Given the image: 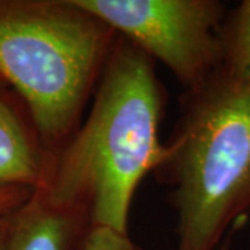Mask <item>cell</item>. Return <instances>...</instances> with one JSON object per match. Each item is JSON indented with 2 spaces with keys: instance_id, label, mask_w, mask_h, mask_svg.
Segmentation results:
<instances>
[{
  "instance_id": "cell-11",
  "label": "cell",
  "mask_w": 250,
  "mask_h": 250,
  "mask_svg": "<svg viewBox=\"0 0 250 250\" xmlns=\"http://www.w3.org/2000/svg\"><path fill=\"white\" fill-rule=\"evenodd\" d=\"M4 86H7V85L4 83V81H3V80H1V78H0V90L4 89Z\"/></svg>"
},
{
  "instance_id": "cell-3",
  "label": "cell",
  "mask_w": 250,
  "mask_h": 250,
  "mask_svg": "<svg viewBox=\"0 0 250 250\" xmlns=\"http://www.w3.org/2000/svg\"><path fill=\"white\" fill-rule=\"evenodd\" d=\"M117 36L75 0H0V78L52 154L78 129Z\"/></svg>"
},
{
  "instance_id": "cell-2",
  "label": "cell",
  "mask_w": 250,
  "mask_h": 250,
  "mask_svg": "<svg viewBox=\"0 0 250 250\" xmlns=\"http://www.w3.org/2000/svg\"><path fill=\"white\" fill-rule=\"evenodd\" d=\"M153 174L172 188L178 250H218L250 213V78L218 70L185 92Z\"/></svg>"
},
{
  "instance_id": "cell-4",
  "label": "cell",
  "mask_w": 250,
  "mask_h": 250,
  "mask_svg": "<svg viewBox=\"0 0 250 250\" xmlns=\"http://www.w3.org/2000/svg\"><path fill=\"white\" fill-rule=\"evenodd\" d=\"M117 35L164 64L185 92L221 67L225 7L217 0H75Z\"/></svg>"
},
{
  "instance_id": "cell-6",
  "label": "cell",
  "mask_w": 250,
  "mask_h": 250,
  "mask_svg": "<svg viewBox=\"0 0 250 250\" xmlns=\"http://www.w3.org/2000/svg\"><path fill=\"white\" fill-rule=\"evenodd\" d=\"M52 157L21 100L0 90V188L41 189Z\"/></svg>"
},
{
  "instance_id": "cell-8",
  "label": "cell",
  "mask_w": 250,
  "mask_h": 250,
  "mask_svg": "<svg viewBox=\"0 0 250 250\" xmlns=\"http://www.w3.org/2000/svg\"><path fill=\"white\" fill-rule=\"evenodd\" d=\"M77 250H142V248L129 238V233L90 225Z\"/></svg>"
},
{
  "instance_id": "cell-9",
  "label": "cell",
  "mask_w": 250,
  "mask_h": 250,
  "mask_svg": "<svg viewBox=\"0 0 250 250\" xmlns=\"http://www.w3.org/2000/svg\"><path fill=\"white\" fill-rule=\"evenodd\" d=\"M35 189L25 187L0 188V223L24 205Z\"/></svg>"
},
{
  "instance_id": "cell-1",
  "label": "cell",
  "mask_w": 250,
  "mask_h": 250,
  "mask_svg": "<svg viewBox=\"0 0 250 250\" xmlns=\"http://www.w3.org/2000/svg\"><path fill=\"white\" fill-rule=\"evenodd\" d=\"M78 129L54 153L45 184L50 203L85 211L92 227L128 233L136 189L154 172L166 90L154 62L117 36Z\"/></svg>"
},
{
  "instance_id": "cell-5",
  "label": "cell",
  "mask_w": 250,
  "mask_h": 250,
  "mask_svg": "<svg viewBox=\"0 0 250 250\" xmlns=\"http://www.w3.org/2000/svg\"><path fill=\"white\" fill-rule=\"evenodd\" d=\"M89 227L85 211L53 205L35 190L0 223V250H77Z\"/></svg>"
},
{
  "instance_id": "cell-7",
  "label": "cell",
  "mask_w": 250,
  "mask_h": 250,
  "mask_svg": "<svg viewBox=\"0 0 250 250\" xmlns=\"http://www.w3.org/2000/svg\"><path fill=\"white\" fill-rule=\"evenodd\" d=\"M220 70L236 80L250 78V0L225 16L220 31Z\"/></svg>"
},
{
  "instance_id": "cell-10",
  "label": "cell",
  "mask_w": 250,
  "mask_h": 250,
  "mask_svg": "<svg viewBox=\"0 0 250 250\" xmlns=\"http://www.w3.org/2000/svg\"><path fill=\"white\" fill-rule=\"evenodd\" d=\"M218 250H228V242H225L223 246H220V248H218Z\"/></svg>"
}]
</instances>
